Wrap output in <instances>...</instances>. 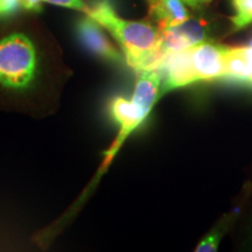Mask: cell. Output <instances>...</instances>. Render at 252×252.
Listing matches in <instances>:
<instances>
[{
    "instance_id": "6da1fadb",
    "label": "cell",
    "mask_w": 252,
    "mask_h": 252,
    "mask_svg": "<svg viewBox=\"0 0 252 252\" xmlns=\"http://www.w3.org/2000/svg\"><path fill=\"white\" fill-rule=\"evenodd\" d=\"M87 15L115 37L131 68L139 72L159 68L165 55L161 32L144 21L126 20L116 13L109 0H99L90 6Z\"/></svg>"
},
{
    "instance_id": "7a4b0ae2",
    "label": "cell",
    "mask_w": 252,
    "mask_h": 252,
    "mask_svg": "<svg viewBox=\"0 0 252 252\" xmlns=\"http://www.w3.org/2000/svg\"><path fill=\"white\" fill-rule=\"evenodd\" d=\"M162 94L161 72L158 69H153L138 72V80L131 99L116 97L112 100L110 104V112L112 118L121 126V130L118 132L117 140L109 151L106 162L111 160L126 138L147 118Z\"/></svg>"
},
{
    "instance_id": "3957f363",
    "label": "cell",
    "mask_w": 252,
    "mask_h": 252,
    "mask_svg": "<svg viewBox=\"0 0 252 252\" xmlns=\"http://www.w3.org/2000/svg\"><path fill=\"white\" fill-rule=\"evenodd\" d=\"M36 52L30 37L12 34L0 40V84L9 89H23L33 80Z\"/></svg>"
},
{
    "instance_id": "277c9868",
    "label": "cell",
    "mask_w": 252,
    "mask_h": 252,
    "mask_svg": "<svg viewBox=\"0 0 252 252\" xmlns=\"http://www.w3.org/2000/svg\"><path fill=\"white\" fill-rule=\"evenodd\" d=\"M226 49V46L207 40L189 47V60L196 82L224 78Z\"/></svg>"
},
{
    "instance_id": "5b68a950",
    "label": "cell",
    "mask_w": 252,
    "mask_h": 252,
    "mask_svg": "<svg viewBox=\"0 0 252 252\" xmlns=\"http://www.w3.org/2000/svg\"><path fill=\"white\" fill-rule=\"evenodd\" d=\"M102 28L94 19L87 15L77 23L76 33L82 45L91 53L108 61L119 62L122 60V55L108 39Z\"/></svg>"
},
{
    "instance_id": "8992f818",
    "label": "cell",
    "mask_w": 252,
    "mask_h": 252,
    "mask_svg": "<svg viewBox=\"0 0 252 252\" xmlns=\"http://www.w3.org/2000/svg\"><path fill=\"white\" fill-rule=\"evenodd\" d=\"M160 32H161L162 48L165 50V54L168 52L189 48L207 39V28L204 21L190 18L184 24L162 28Z\"/></svg>"
},
{
    "instance_id": "52a82bcc",
    "label": "cell",
    "mask_w": 252,
    "mask_h": 252,
    "mask_svg": "<svg viewBox=\"0 0 252 252\" xmlns=\"http://www.w3.org/2000/svg\"><path fill=\"white\" fill-rule=\"evenodd\" d=\"M146 1L149 4L150 13L156 19L159 30L178 26L190 18L184 0H146Z\"/></svg>"
},
{
    "instance_id": "ba28073f",
    "label": "cell",
    "mask_w": 252,
    "mask_h": 252,
    "mask_svg": "<svg viewBox=\"0 0 252 252\" xmlns=\"http://www.w3.org/2000/svg\"><path fill=\"white\" fill-rule=\"evenodd\" d=\"M239 213H241L239 208H235V209H231L230 212L225 213L224 215L217 220V223L213 226V229L201 239L200 243L196 245L195 251L216 252L219 250L222 239L225 237L226 234L234 226L236 220H238Z\"/></svg>"
},
{
    "instance_id": "9c48e42d",
    "label": "cell",
    "mask_w": 252,
    "mask_h": 252,
    "mask_svg": "<svg viewBox=\"0 0 252 252\" xmlns=\"http://www.w3.org/2000/svg\"><path fill=\"white\" fill-rule=\"evenodd\" d=\"M224 78L247 84L248 68L243 47H228L226 49Z\"/></svg>"
},
{
    "instance_id": "30bf717a",
    "label": "cell",
    "mask_w": 252,
    "mask_h": 252,
    "mask_svg": "<svg viewBox=\"0 0 252 252\" xmlns=\"http://www.w3.org/2000/svg\"><path fill=\"white\" fill-rule=\"evenodd\" d=\"M234 9V14L230 18L234 32L244 30L252 24V0H229Z\"/></svg>"
},
{
    "instance_id": "8fae6325",
    "label": "cell",
    "mask_w": 252,
    "mask_h": 252,
    "mask_svg": "<svg viewBox=\"0 0 252 252\" xmlns=\"http://www.w3.org/2000/svg\"><path fill=\"white\" fill-rule=\"evenodd\" d=\"M42 2H48V4L61 6V7H67L76 9V11L84 12L88 13L90 6H88L83 0H42Z\"/></svg>"
},
{
    "instance_id": "7c38bea8",
    "label": "cell",
    "mask_w": 252,
    "mask_h": 252,
    "mask_svg": "<svg viewBox=\"0 0 252 252\" xmlns=\"http://www.w3.org/2000/svg\"><path fill=\"white\" fill-rule=\"evenodd\" d=\"M244 247L248 248L249 250H252V219L250 222H249L247 228H245Z\"/></svg>"
},
{
    "instance_id": "4fadbf2b",
    "label": "cell",
    "mask_w": 252,
    "mask_h": 252,
    "mask_svg": "<svg viewBox=\"0 0 252 252\" xmlns=\"http://www.w3.org/2000/svg\"><path fill=\"white\" fill-rule=\"evenodd\" d=\"M212 0H184V2L186 5L190 6L193 8H200L204 5H208Z\"/></svg>"
}]
</instances>
